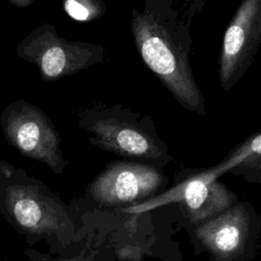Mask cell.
<instances>
[{
	"mask_svg": "<svg viewBox=\"0 0 261 261\" xmlns=\"http://www.w3.org/2000/svg\"><path fill=\"white\" fill-rule=\"evenodd\" d=\"M6 207L16 224L36 234H50L63 226L59 206L37 189L13 186L7 189Z\"/></svg>",
	"mask_w": 261,
	"mask_h": 261,
	"instance_id": "7",
	"label": "cell"
},
{
	"mask_svg": "<svg viewBox=\"0 0 261 261\" xmlns=\"http://www.w3.org/2000/svg\"><path fill=\"white\" fill-rule=\"evenodd\" d=\"M65 9L68 14L77 20H87L95 14L94 7H88L77 0H67L65 2Z\"/></svg>",
	"mask_w": 261,
	"mask_h": 261,
	"instance_id": "10",
	"label": "cell"
},
{
	"mask_svg": "<svg viewBox=\"0 0 261 261\" xmlns=\"http://www.w3.org/2000/svg\"><path fill=\"white\" fill-rule=\"evenodd\" d=\"M165 182L161 168L130 160L114 161L93 180L89 193L100 205L128 207L152 198Z\"/></svg>",
	"mask_w": 261,
	"mask_h": 261,
	"instance_id": "4",
	"label": "cell"
},
{
	"mask_svg": "<svg viewBox=\"0 0 261 261\" xmlns=\"http://www.w3.org/2000/svg\"><path fill=\"white\" fill-rule=\"evenodd\" d=\"M66 57L60 47H51L43 55L41 66L43 72L49 77L59 75L65 67Z\"/></svg>",
	"mask_w": 261,
	"mask_h": 261,
	"instance_id": "9",
	"label": "cell"
},
{
	"mask_svg": "<svg viewBox=\"0 0 261 261\" xmlns=\"http://www.w3.org/2000/svg\"><path fill=\"white\" fill-rule=\"evenodd\" d=\"M68 261H77V260H68Z\"/></svg>",
	"mask_w": 261,
	"mask_h": 261,
	"instance_id": "11",
	"label": "cell"
},
{
	"mask_svg": "<svg viewBox=\"0 0 261 261\" xmlns=\"http://www.w3.org/2000/svg\"><path fill=\"white\" fill-rule=\"evenodd\" d=\"M194 233L214 261H238L257 234V216L248 203H237L195 225Z\"/></svg>",
	"mask_w": 261,
	"mask_h": 261,
	"instance_id": "6",
	"label": "cell"
},
{
	"mask_svg": "<svg viewBox=\"0 0 261 261\" xmlns=\"http://www.w3.org/2000/svg\"><path fill=\"white\" fill-rule=\"evenodd\" d=\"M240 161L241 156L231 151L218 165L200 170L159 196L125 207L122 211L135 214L177 203L189 221L197 225L237 204L236 194L217 178Z\"/></svg>",
	"mask_w": 261,
	"mask_h": 261,
	"instance_id": "3",
	"label": "cell"
},
{
	"mask_svg": "<svg viewBox=\"0 0 261 261\" xmlns=\"http://www.w3.org/2000/svg\"><path fill=\"white\" fill-rule=\"evenodd\" d=\"M205 0H145L133 8L130 32L148 68L185 109L205 116L203 94L192 66L193 23Z\"/></svg>",
	"mask_w": 261,
	"mask_h": 261,
	"instance_id": "1",
	"label": "cell"
},
{
	"mask_svg": "<svg viewBox=\"0 0 261 261\" xmlns=\"http://www.w3.org/2000/svg\"><path fill=\"white\" fill-rule=\"evenodd\" d=\"M261 45V0H243L223 35L219 82L232 89L252 64Z\"/></svg>",
	"mask_w": 261,
	"mask_h": 261,
	"instance_id": "5",
	"label": "cell"
},
{
	"mask_svg": "<svg viewBox=\"0 0 261 261\" xmlns=\"http://www.w3.org/2000/svg\"><path fill=\"white\" fill-rule=\"evenodd\" d=\"M92 129L96 144L130 161L162 168L173 159L153 118L121 105L96 111Z\"/></svg>",
	"mask_w": 261,
	"mask_h": 261,
	"instance_id": "2",
	"label": "cell"
},
{
	"mask_svg": "<svg viewBox=\"0 0 261 261\" xmlns=\"http://www.w3.org/2000/svg\"><path fill=\"white\" fill-rule=\"evenodd\" d=\"M238 147L245 156L228 172L244 177L248 182L261 184V133L249 137Z\"/></svg>",
	"mask_w": 261,
	"mask_h": 261,
	"instance_id": "8",
	"label": "cell"
}]
</instances>
